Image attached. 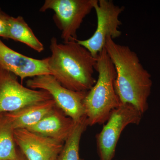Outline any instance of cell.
I'll use <instances>...</instances> for the list:
<instances>
[{
	"label": "cell",
	"instance_id": "17",
	"mask_svg": "<svg viewBox=\"0 0 160 160\" xmlns=\"http://www.w3.org/2000/svg\"><path fill=\"white\" fill-rule=\"evenodd\" d=\"M8 160H27L26 159L25 157L24 156V155L22 153V152L20 151L18 148V153L16 157L12 159Z\"/></svg>",
	"mask_w": 160,
	"mask_h": 160
},
{
	"label": "cell",
	"instance_id": "3",
	"mask_svg": "<svg viewBox=\"0 0 160 160\" xmlns=\"http://www.w3.org/2000/svg\"><path fill=\"white\" fill-rule=\"evenodd\" d=\"M96 82L87 92L83 104L89 126L105 124L111 112L121 105L114 88L117 77L114 65L105 48L98 55Z\"/></svg>",
	"mask_w": 160,
	"mask_h": 160
},
{
	"label": "cell",
	"instance_id": "5",
	"mask_svg": "<svg viewBox=\"0 0 160 160\" xmlns=\"http://www.w3.org/2000/svg\"><path fill=\"white\" fill-rule=\"evenodd\" d=\"M143 114L129 104H121L112 111L102 130L96 136L100 160H112L123 130L130 124L138 125Z\"/></svg>",
	"mask_w": 160,
	"mask_h": 160
},
{
	"label": "cell",
	"instance_id": "14",
	"mask_svg": "<svg viewBox=\"0 0 160 160\" xmlns=\"http://www.w3.org/2000/svg\"><path fill=\"white\" fill-rule=\"evenodd\" d=\"M88 126L86 116L75 123L73 129L63 144L56 160H82L79 155L80 141Z\"/></svg>",
	"mask_w": 160,
	"mask_h": 160
},
{
	"label": "cell",
	"instance_id": "10",
	"mask_svg": "<svg viewBox=\"0 0 160 160\" xmlns=\"http://www.w3.org/2000/svg\"><path fill=\"white\" fill-rule=\"evenodd\" d=\"M0 66L19 77L22 81L27 78L51 75L48 58L37 59L12 50L0 39Z\"/></svg>",
	"mask_w": 160,
	"mask_h": 160
},
{
	"label": "cell",
	"instance_id": "2",
	"mask_svg": "<svg viewBox=\"0 0 160 160\" xmlns=\"http://www.w3.org/2000/svg\"><path fill=\"white\" fill-rule=\"evenodd\" d=\"M48 66L51 75L63 86L74 91H88L96 82L94 77L97 59L76 41L58 43L50 40Z\"/></svg>",
	"mask_w": 160,
	"mask_h": 160
},
{
	"label": "cell",
	"instance_id": "12",
	"mask_svg": "<svg viewBox=\"0 0 160 160\" xmlns=\"http://www.w3.org/2000/svg\"><path fill=\"white\" fill-rule=\"evenodd\" d=\"M56 106L54 100L51 99L4 114L14 130L27 129L40 122Z\"/></svg>",
	"mask_w": 160,
	"mask_h": 160
},
{
	"label": "cell",
	"instance_id": "6",
	"mask_svg": "<svg viewBox=\"0 0 160 160\" xmlns=\"http://www.w3.org/2000/svg\"><path fill=\"white\" fill-rule=\"evenodd\" d=\"M94 0H46L41 7L42 12L52 10L53 19L62 32L64 42L76 41L77 32L83 20L93 9Z\"/></svg>",
	"mask_w": 160,
	"mask_h": 160
},
{
	"label": "cell",
	"instance_id": "8",
	"mask_svg": "<svg viewBox=\"0 0 160 160\" xmlns=\"http://www.w3.org/2000/svg\"><path fill=\"white\" fill-rule=\"evenodd\" d=\"M51 99L47 91L23 86L17 76L0 66V113L17 111Z\"/></svg>",
	"mask_w": 160,
	"mask_h": 160
},
{
	"label": "cell",
	"instance_id": "4",
	"mask_svg": "<svg viewBox=\"0 0 160 160\" xmlns=\"http://www.w3.org/2000/svg\"><path fill=\"white\" fill-rule=\"evenodd\" d=\"M93 9L97 17V27L94 33L88 39L76 41L97 58L105 48L108 37L114 40L122 35L119 17L125 8L115 5L110 0H94Z\"/></svg>",
	"mask_w": 160,
	"mask_h": 160
},
{
	"label": "cell",
	"instance_id": "16",
	"mask_svg": "<svg viewBox=\"0 0 160 160\" xmlns=\"http://www.w3.org/2000/svg\"><path fill=\"white\" fill-rule=\"evenodd\" d=\"M9 17L0 8V37L7 38Z\"/></svg>",
	"mask_w": 160,
	"mask_h": 160
},
{
	"label": "cell",
	"instance_id": "11",
	"mask_svg": "<svg viewBox=\"0 0 160 160\" xmlns=\"http://www.w3.org/2000/svg\"><path fill=\"white\" fill-rule=\"evenodd\" d=\"M75 123L56 106L40 122L27 129L64 144L71 133Z\"/></svg>",
	"mask_w": 160,
	"mask_h": 160
},
{
	"label": "cell",
	"instance_id": "13",
	"mask_svg": "<svg viewBox=\"0 0 160 160\" xmlns=\"http://www.w3.org/2000/svg\"><path fill=\"white\" fill-rule=\"evenodd\" d=\"M7 38L24 43L38 52L44 49L42 43L38 39L22 16L9 17Z\"/></svg>",
	"mask_w": 160,
	"mask_h": 160
},
{
	"label": "cell",
	"instance_id": "9",
	"mask_svg": "<svg viewBox=\"0 0 160 160\" xmlns=\"http://www.w3.org/2000/svg\"><path fill=\"white\" fill-rule=\"evenodd\" d=\"M16 146L27 160H56L63 143L26 129H15Z\"/></svg>",
	"mask_w": 160,
	"mask_h": 160
},
{
	"label": "cell",
	"instance_id": "15",
	"mask_svg": "<svg viewBox=\"0 0 160 160\" xmlns=\"http://www.w3.org/2000/svg\"><path fill=\"white\" fill-rule=\"evenodd\" d=\"M14 130L4 113H0V160L12 159L17 155Z\"/></svg>",
	"mask_w": 160,
	"mask_h": 160
},
{
	"label": "cell",
	"instance_id": "1",
	"mask_svg": "<svg viewBox=\"0 0 160 160\" xmlns=\"http://www.w3.org/2000/svg\"><path fill=\"white\" fill-rule=\"evenodd\" d=\"M105 48L116 71L114 88L120 102L132 105L144 114L149 108L151 75L129 46L118 44L109 36Z\"/></svg>",
	"mask_w": 160,
	"mask_h": 160
},
{
	"label": "cell",
	"instance_id": "7",
	"mask_svg": "<svg viewBox=\"0 0 160 160\" xmlns=\"http://www.w3.org/2000/svg\"><path fill=\"white\" fill-rule=\"evenodd\" d=\"M26 86L49 92L57 106L74 122L86 116L83 102L88 91H74L62 86L51 75H43L27 80Z\"/></svg>",
	"mask_w": 160,
	"mask_h": 160
}]
</instances>
